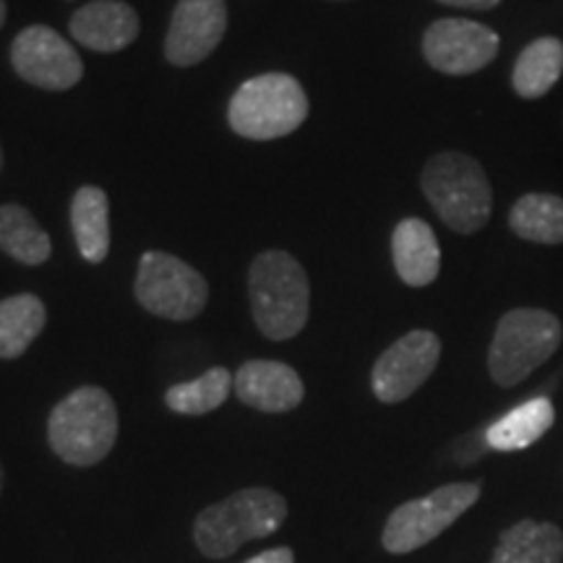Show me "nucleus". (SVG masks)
I'll use <instances>...</instances> for the list:
<instances>
[{"label": "nucleus", "instance_id": "f257e3e1", "mask_svg": "<svg viewBox=\"0 0 563 563\" xmlns=\"http://www.w3.org/2000/svg\"><path fill=\"white\" fill-rule=\"evenodd\" d=\"M249 295L256 327L269 340H292L311 311V285L298 258L287 251H264L253 258Z\"/></svg>", "mask_w": 563, "mask_h": 563}, {"label": "nucleus", "instance_id": "f03ea898", "mask_svg": "<svg viewBox=\"0 0 563 563\" xmlns=\"http://www.w3.org/2000/svg\"><path fill=\"white\" fill-rule=\"evenodd\" d=\"M422 194L439 220L460 235L481 232L490 220L493 191L483 165L470 154L441 152L426 162Z\"/></svg>", "mask_w": 563, "mask_h": 563}, {"label": "nucleus", "instance_id": "7ed1b4c3", "mask_svg": "<svg viewBox=\"0 0 563 563\" xmlns=\"http://www.w3.org/2000/svg\"><path fill=\"white\" fill-rule=\"evenodd\" d=\"M47 441L66 464L91 467L112 452L118 441V410L100 386H81L53 407Z\"/></svg>", "mask_w": 563, "mask_h": 563}, {"label": "nucleus", "instance_id": "20e7f679", "mask_svg": "<svg viewBox=\"0 0 563 563\" xmlns=\"http://www.w3.org/2000/svg\"><path fill=\"white\" fill-rule=\"evenodd\" d=\"M287 517V501L277 490L245 488L209 506L194 525L196 545L209 559H228L251 540L277 532Z\"/></svg>", "mask_w": 563, "mask_h": 563}, {"label": "nucleus", "instance_id": "39448f33", "mask_svg": "<svg viewBox=\"0 0 563 563\" xmlns=\"http://www.w3.org/2000/svg\"><path fill=\"white\" fill-rule=\"evenodd\" d=\"M308 118V97L290 74L253 76L238 87L228 108V121L238 136L274 141L298 131Z\"/></svg>", "mask_w": 563, "mask_h": 563}, {"label": "nucleus", "instance_id": "423d86ee", "mask_svg": "<svg viewBox=\"0 0 563 563\" xmlns=\"http://www.w3.org/2000/svg\"><path fill=\"white\" fill-rule=\"evenodd\" d=\"M563 327L543 308H514L498 321L488 350V371L498 386H517L561 347Z\"/></svg>", "mask_w": 563, "mask_h": 563}, {"label": "nucleus", "instance_id": "0eeeda50", "mask_svg": "<svg viewBox=\"0 0 563 563\" xmlns=\"http://www.w3.org/2000/svg\"><path fill=\"white\" fill-rule=\"evenodd\" d=\"M136 298L146 311L167 321H191L209 300V285L191 264L165 251L141 256Z\"/></svg>", "mask_w": 563, "mask_h": 563}, {"label": "nucleus", "instance_id": "6e6552de", "mask_svg": "<svg viewBox=\"0 0 563 563\" xmlns=\"http://www.w3.org/2000/svg\"><path fill=\"white\" fill-rule=\"evenodd\" d=\"M481 498V485L454 483L402 504L384 527V548L389 553H412L439 538Z\"/></svg>", "mask_w": 563, "mask_h": 563}, {"label": "nucleus", "instance_id": "1a4fd4ad", "mask_svg": "<svg viewBox=\"0 0 563 563\" xmlns=\"http://www.w3.org/2000/svg\"><path fill=\"white\" fill-rule=\"evenodd\" d=\"M11 63L26 84L51 91L76 87L84 74V63L74 45L45 24L26 26L16 34L11 45Z\"/></svg>", "mask_w": 563, "mask_h": 563}, {"label": "nucleus", "instance_id": "9d476101", "mask_svg": "<svg viewBox=\"0 0 563 563\" xmlns=\"http://www.w3.org/2000/svg\"><path fill=\"white\" fill-rule=\"evenodd\" d=\"M501 40L490 26L470 19H439L422 34V55L446 76H470L498 55Z\"/></svg>", "mask_w": 563, "mask_h": 563}, {"label": "nucleus", "instance_id": "9b49d317", "mask_svg": "<svg viewBox=\"0 0 563 563\" xmlns=\"http://www.w3.org/2000/svg\"><path fill=\"white\" fill-rule=\"evenodd\" d=\"M441 357V340L428 329H415L378 357L371 373L373 394L386 405L405 402L431 378Z\"/></svg>", "mask_w": 563, "mask_h": 563}, {"label": "nucleus", "instance_id": "f8f14e48", "mask_svg": "<svg viewBox=\"0 0 563 563\" xmlns=\"http://www.w3.org/2000/svg\"><path fill=\"white\" fill-rule=\"evenodd\" d=\"M224 32H228L224 0H178L165 40L167 60L180 68L196 66L217 51Z\"/></svg>", "mask_w": 563, "mask_h": 563}, {"label": "nucleus", "instance_id": "ddd939ff", "mask_svg": "<svg viewBox=\"0 0 563 563\" xmlns=\"http://www.w3.org/2000/svg\"><path fill=\"white\" fill-rule=\"evenodd\" d=\"M243 405L262 412H290L302 402V386L298 371L277 361H249L235 373V386Z\"/></svg>", "mask_w": 563, "mask_h": 563}, {"label": "nucleus", "instance_id": "4468645a", "mask_svg": "<svg viewBox=\"0 0 563 563\" xmlns=\"http://www.w3.org/2000/svg\"><path fill=\"white\" fill-rule=\"evenodd\" d=\"M139 13L123 0H95L70 16V34L95 53H118L139 37Z\"/></svg>", "mask_w": 563, "mask_h": 563}, {"label": "nucleus", "instance_id": "2eb2a0df", "mask_svg": "<svg viewBox=\"0 0 563 563\" xmlns=\"http://www.w3.org/2000/svg\"><path fill=\"white\" fill-rule=\"evenodd\" d=\"M391 258L399 279L410 287L433 285L441 272V249L435 232L418 217H407L391 232Z\"/></svg>", "mask_w": 563, "mask_h": 563}, {"label": "nucleus", "instance_id": "dca6fc26", "mask_svg": "<svg viewBox=\"0 0 563 563\" xmlns=\"http://www.w3.org/2000/svg\"><path fill=\"white\" fill-rule=\"evenodd\" d=\"M70 228L84 262L102 264L110 253V199L102 188L84 186L70 201Z\"/></svg>", "mask_w": 563, "mask_h": 563}, {"label": "nucleus", "instance_id": "f3484780", "mask_svg": "<svg viewBox=\"0 0 563 563\" xmlns=\"http://www.w3.org/2000/svg\"><path fill=\"white\" fill-rule=\"evenodd\" d=\"M555 420L553 402L548 397H534L530 402L514 407L509 415L496 420L485 431V443L496 452H522V449L532 446L551 431Z\"/></svg>", "mask_w": 563, "mask_h": 563}, {"label": "nucleus", "instance_id": "a211bd4d", "mask_svg": "<svg viewBox=\"0 0 563 563\" xmlns=\"http://www.w3.org/2000/svg\"><path fill=\"white\" fill-rule=\"evenodd\" d=\"M563 74V42L538 37L519 53L511 70V87L522 100H540L559 84Z\"/></svg>", "mask_w": 563, "mask_h": 563}, {"label": "nucleus", "instance_id": "6ab92c4d", "mask_svg": "<svg viewBox=\"0 0 563 563\" xmlns=\"http://www.w3.org/2000/svg\"><path fill=\"white\" fill-rule=\"evenodd\" d=\"M563 534L555 525L525 522L509 527L498 540L490 563H561Z\"/></svg>", "mask_w": 563, "mask_h": 563}, {"label": "nucleus", "instance_id": "aec40b11", "mask_svg": "<svg viewBox=\"0 0 563 563\" xmlns=\"http://www.w3.org/2000/svg\"><path fill=\"white\" fill-rule=\"evenodd\" d=\"M47 323L45 302L37 295L21 292L0 300V357L13 361L32 347Z\"/></svg>", "mask_w": 563, "mask_h": 563}, {"label": "nucleus", "instance_id": "412c9836", "mask_svg": "<svg viewBox=\"0 0 563 563\" xmlns=\"http://www.w3.org/2000/svg\"><path fill=\"white\" fill-rule=\"evenodd\" d=\"M0 251L9 253L19 264L40 266L51 258L53 243L30 209L21 203H3L0 207Z\"/></svg>", "mask_w": 563, "mask_h": 563}, {"label": "nucleus", "instance_id": "4be33fe9", "mask_svg": "<svg viewBox=\"0 0 563 563\" xmlns=\"http://www.w3.org/2000/svg\"><path fill=\"white\" fill-rule=\"evenodd\" d=\"M509 228L527 243L561 245L563 243V196L527 194L514 201Z\"/></svg>", "mask_w": 563, "mask_h": 563}, {"label": "nucleus", "instance_id": "5701e85b", "mask_svg": "<svg viewBox=\"0 0 563 563\" xmlns=\"http://www.w3.org/2000/svg\"><path fill=\"white\" fill-rule=\"evenodd\" d=\"M232 386H235V376L228 368H211L194 382L170 386L165 394V405L178 415H207L224 405Z\"/></svg>", "mask_w": 563, "mask_h": 563}, {"label": "nucleus", "instance_id": "b1692460", "mask_svg": "<svg viewBox=\"0 0 563 563\" xmlns=\"http://www.w3.org/2000/svg\"><path fill=\"white\" fill-rule=\"evenodd\" d=\"M443 5H452V9H470V11H490L496 9L501 0H439Z\"/></svg>", "mask_w": 563, "mask_h": 563}, {"label": "nucleus", "instance_id": "393cba45", "mask_svg": "<svg viewBox=\"0 0 563 563\" xmlns=\"http://www.w3.org/2000/svg\"><path fill=\"white\" fill-rule=\"evenodd\" d=\"M249 563H295V555L290 548H272V551H264Z\"/></svg>", "mask_w": 563, "mask_h": 563}, {"label": "nucleus", "instance_id": "a878e982", "mask_svg": "<svg viewBox=\"0 0 563 563\" xmlns=\"http://www.w3.org/2000/svg\"><path fill=\"white\" fill-rule=\"evenodd\" d=\"M5 13H9V9H5V0H0V30H3L5 24Z\"/></svg>", "mask_w": 563, "mask_h": 563}, {"label": "nucleus", "instance_id": "bb28decb", "mask_svg": "<svg viewBox=\"0 0 563 563\" xmlns=\"http://www.w3.org/2000/svg\"><path fill=\"white\" fill-rule=\"evenodd\" d=\"M0 490H3V464H0Z\"/></svg>", "mask_w": 563, "mask_h": 563}, {"label": "nucleus", "instance_id": "cd10ccee", "mask_svg": "<svg viewBox=\"0 0 563 563\" xmlns=\"http://www.w3.org/2000/svg\"><path fill=\"white\" fill-rule=\"evenodd\" d=\"M0 170H3V152H0Z\"/></svg>", "mask_w": 563, "mask_h": 563}]
</instances>
